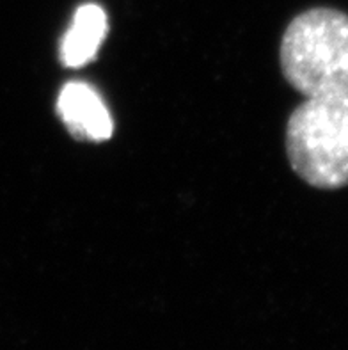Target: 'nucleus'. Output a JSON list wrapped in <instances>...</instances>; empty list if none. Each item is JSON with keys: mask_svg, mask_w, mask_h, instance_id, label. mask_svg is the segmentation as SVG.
<instances>
[{"mask_svg": "<svg viewBox=\"0 0 348 350\" xmlns=\"http://www.w3.org/2000/svg\"><path fill=\"white\" fill-rule=\"evenodd\" d=\"M279 57L288 84L306 98L348 96V14L334 8L297 14Z\"/></svg>", "mask_w": 348, "mask_h": 350, "instance_id": "f257e3e1", "label": "nucleus"}, {"mask_svg": "<svg viewBox=\"0 0 348 350\" xmlns=\"http://www.w3.org/2000/svg\"><path fill=\"white\" fill-rule=\"evenodd\" d=\"M291 169L314 189L348 185V96L306 98L286 124Z\"/></svg>", "mask_w": 348, "mask_h": 350, "instance_id": "f03ea898", "label": "nucleus"}, {"mask_svg": "<svg viewBox=\"0 0 348 350\" xmlns=\"http://www.w3.org/2000/svg\"><path fill=\"white\" fill-rule=\"evenodd\" d=\"M57 114L77 141L103 142L114 132V121L103 98L85 82H68L61 89Z\"/></svg>", "mask_w": 348, "mask_h": 350, "instance_id": "7ed1b4c3", "label": "nucleus"}, {"mask_svg": "<svg viewBox=\"0 0 348 350\" xmlns=\"http://www.w3.org/2000/svg\"><path fill=\"white\" fill-rule=\"evenodd\" d=\"M105 36V11L98 4L80 5L61 41L59 59L66 68L85 66L98 55Z\"/></svg>", "mask_w": 348, "mask_h": 350, "instance_id": "20e7f679", "label": "nucleus"}]
</instances>
